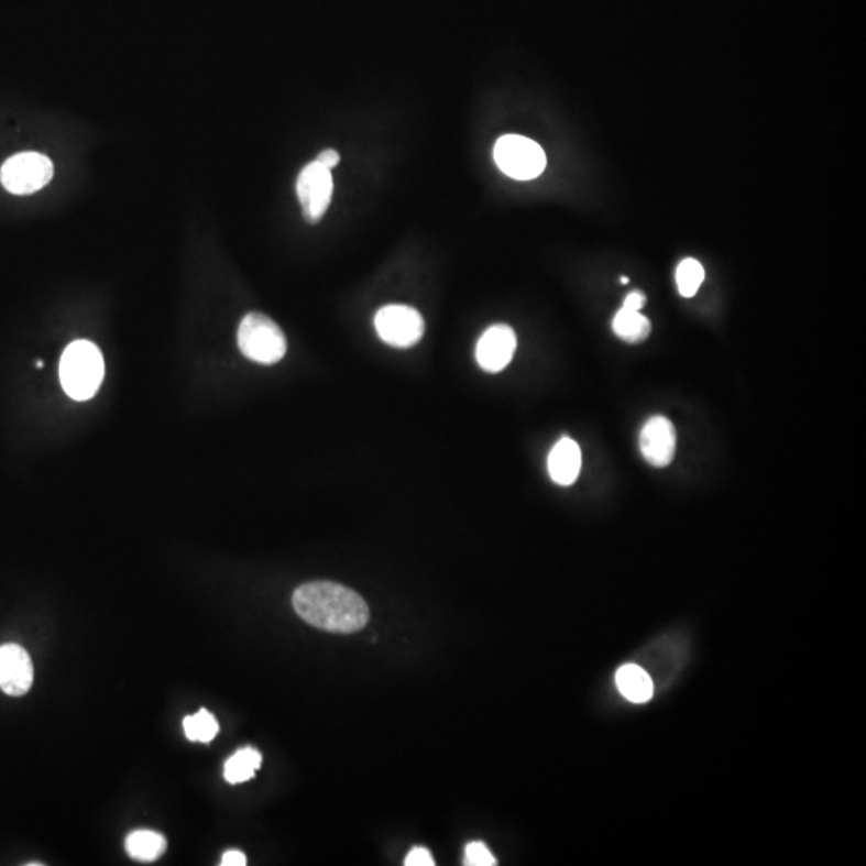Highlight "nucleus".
Returning a JSON list of instances; mask_svg holds the SVG:
<instances>
[{"label":"nucleus","mask_w":866,"mask_h":866,"mask_svg":"<svg viewBox=\"0 0 866 866\" xmlns=\"http://www.w3.org/2000/svg\"><path fill=\"white\" fill-rule=\"evenodd\" d=\"M297 615L326 633L353 634L370 623V609L360 594L331 581L300 585L293 595Z\"/></svg>","instance_id":"obj_1"},{"label":"nucleus","mask_w":866,"mask_h":866,"mask_svg":"<svg viewBox=\"0 0 866 866\" xmlns=\"http://www.w3.org/2000/svg\"><path fill=\"white\" fill-rule=\"evenodd\" d=\"M58 373L66 395L76 402H86L97 395L103 382V355L89 340H76L63 352Z\"/></svg>","instance_id":"obj_2"},{"label":"nucleus","mask_w":866,"mask_h":866,"mask_svg":"<svg viewBox=\"0 0 866 866\" xmlns=\"http://www.w3.org/2000/svg\"><path fill=\"white\" fill-rule=\"evenodd\" d=\"M238 346L248 360L275 364L286 355L287 342L282 328L259 311L245 315L238 329Z\"/></svg>","instance_id":"obj_3"},{"label":"nucleus","mask_w":866,"mask_h":866,"mask_svg":"<svg viewBox=\"0 0 866 866\" xmlns=\"http://www.w3.org/2000/svg\"><path fill=\"white\" fill-rule=\"evenodd\" d=\"M497 167L515 180H533L546 169V153L538 143L524 135L501 136L494 145Z\"/></svg>","instance_id":"obj_4"},{"label":"nucleus","mask_w":866,"mask_h":866,"mask_svg":"<svg viewBox=\"0 0 866 866\" xmlns=\"http://www.w3.org/2000/svg\"><path fill=\"white\" fill-rule=\"evenodd\" d=\"M54 177V164L44 154L21 153L10 157L0 169V182L13 195H31Z\"/></svg>","instance_id":"obj_5"},{"label":"nucleus","mask_w":866,"mask_h":866,"mask_svg":"<svg viewBox=\"0 0 866 866\" xmlns=\"http://www.w3.org/2000/svg\"><path fill=\"white\" fill-rule=\"evenodd\" d=\"M374 326L379 338L396 349L416 346L424 336V318L408 305H385L377 311Z\"/></svg>","instance_id":"obj_6"},{"label":"nucleus","mask_w":866,"mask_h":866,"mask_svg":"<svg viewBox=\"0 0 866 866\" xmlns=\"http://www.w3.org/2000/svg\"><path fill=\"white\" fill-rule=\"evenodd\" d=\"M296 189L304 219L310 223L320 222L331 205L332 193H335L331 169H326L314 161L302 169Z\"/></svg>","instance_id":"obj_7"},{"label":"nucleus","mask_w":866,"mask_h":866,"mask_svg":"<svg viewBox=\"0 0 866 866\" xmlns=\"http://www.w3.org/2000/svg\"><path fill=\"white\" fill-rule=\"evenodd\" d=\"M34 682V668L30 655L17 644L0 647V690L10 697H23Z\"/></svg>","instance_id":"obj_8"},{"label":"nucleus","mask_w":866,"mask_h":866,"mask_svg":"<svg viewBox=\"0 0 866 866\" xmlns=\"http://www.w3.org/2000/svg\"><path fill=\"white\" fill-rule=\"evenodd\" d=\"M676 429L668 417L655 416L647 420L640 432V451L654 468H668L676 454Z\"/></svg>","instance_id":"obj_9"},{"label":"nucleus","mask_w":866,"mask_h":866,"mask_svg":"<svg viewBox=\"0 0 866 866\" xmlns=\"http://www.w3.org/2000/svg\"><path fill=\"white\" fill-rule=\"evenodd\" d=\"M515 349L517 336L511 326H491L476 343V361L489 373H500L514 359Z\"/></svg>","instance_id":"obj_10"},{"label":"nucleus","mask_w":866,"mask_h":866,"mask_svg":"<svg viewBox=\"0 0 866 866\" xmlns=\"http://www.w3.org/2000/svg\"><path fill=\"white\" fill-rule=\"evenodd\" d=\"M547 469L557 485H573L581 472V450L577 441L568 437L557 441L547 459Z\"/></svg>","instance_id":"obj_11"},{"label":"nucleus","mask_w":866,"mask_h":866,"mask_svg":"<svg viewBox=\"0 0 866 866\" xmlns=\"http://www.w3.org/2000/svg\"><path fill=\"white\" fill-rule=\"evenodd\" d=\"M616 686L626 700L647 703L654 697V680L637 665H624L616 672Z\"/></svg>","instance_id":"obj_12"},{"label":"nucleus","mask_w":866,"mask_h":866,"mask_svg":"<svg viewBox=\"0 0 866 866\" xmlns=\"http://www.w3.org/2000/svg\"><path fill=\"white\" fill-rule=\"evenodd\" d=\"M166 847V837L156 833V831H133L125 840V851L132 858L140 862L157 860V858L163 857Z\"/></svg>","instance_id":"obj_13"},{"label":"nucleus","mask_w":866,"mask_h":866,"mask_svg":"<svg viewBox=\"0 0 866 866\" xmlns=\"http://www.w3.org/2000/svg\"><path fill=\"white\" fill-rule=\"evenodd\" d=\"M613 331L624 342L639 343L650 336L651 322L640 311L622 307L613 318Z\"/></svg>","instance_id":"obj_14"},{"label":"nucleus","mask_w":866,"mask_h":866,"mask_svg":"<svg viewBox=\"0 0 866 866\" xmlns=\"http://www.w3.org/2000/svg\"><path fill=\"white\" fill-rule=\"evenodd\" d=\"M262 766V754L254 748H244L234 753L226 763V780L228 783L238 785L255 777V770Z\"/></svg>","instance_id":"obj_15"},{"label":"nucleus","mask_w":866,"mask_h":866,"mask_svg":"<svg viewBox=\"0 0 866 866\" xmlns=\"http://www.w3.org/2000/svg\"><path fill=\"white\" fill-rule=\"evenodd\" d=\"M184 731L191 742L209 743L219 734V722L209 711L201 710L185 717Z\"/></svg>","instance_id":"obj_16"},{"label":"nucleus","mask_w":866,"mask_h":866,"mask_svg":"<svg viewBox=\"0 0 866 866\" xmlns=\"http://www.w3.org/2000/svg\"><path fill=\"white\" fill-rule=\"evenodd\" d=\"M679 293L682 297H693L704 282V268L695 259H686L680 262L676 272Z\"/></svg>","instance_id":"obj_17"},{"label":"nucleus","mask_w":866,"mask_h":866,"mask_svg":"<svg viewBox=\"0 0 866 866\" xmlns=\"http://www.w3.org/2000/svg\"><path fill=\"white\" fill-rule=\"evenodd\" d=\"M465 866H494L496 858L489 851V847L483 843H471L465 847L464 855Z\"/></svg>","instance_id":"obj_18"},{"label":"nucleus","mask_w":866,"mask_h":866,"mask_svg":"<svg viewBox=\"0 0 866 866\" xmlns=\"http://www.w3.org/2000/svg\"><path fill=\"white\" fill-rule=\"evenodd\" d=\"M406 866H435L432 854L426 847H415L405 860Z\"/></svg>","instance_id":"obj_19"},{"label":"nucleus","mask_w":866,"mask_h":866,"mask_svg":"<svg viewBox=\"0 0 866 866\" xmlns=\"http://www.w3.org/2000/svg\"><path fill=\"white\" fill-rule=\"evenodd\" d=\"M315 161H317V163H320L321 166H325L326 169H332V167L338 166L340 161V154L338 153V151L332 149L325 150L321 151L320 154H318V157Z\"/></svg>","instance_id":"obj_20"},{"label":"nucleus","mask_w":866,"mask_h":866,"mask_svg":"<svg viewBox=\"0 0 866 866\" xmlns=\"http://www.w3.org/2000/svg\"><path fill=\"white\" fill-rule=\"evenodd\" d=\"M645 302H647V297L639 293V291H634V293H631L629 296L624 299L623 307L629 308V310L640 311L642 308L645 307Z\"/></svg>","instance_id":"obj_21"},{"label":"nucleus","mask_w":866,"mask_h":866,"mask_svg":"<svg viewBox=\"0 0 866 866\" xmlns=\"http://www.w3.org/2000/svg\"><path fill=\"white\" fill-rule=\"evenodd\" d=\"M248 864L245 855L241 851H228L223 854L222 866H244Z\"/></svg>","instance_id":"obj_22"},{"label":"nucleus","mask_w":866,"mask_h":866,"mask_svg":"<svg viewBox=\"0 0 866 866\" xmlns=\"http://www.w3.org/2000/svg\"><path fill=\"white\" fill-rule=\"evenodd\" d=\"M622 283H623V284H627V283H629V279H627V278H626V276H623V278H622Z\"/></svg>","instance_id":"obj_23"}]
</instances>
